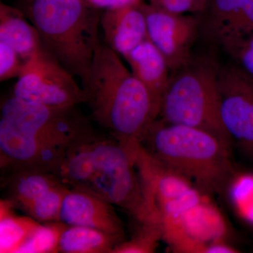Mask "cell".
Segmentation results:
<instances>
[{
    "mask_svg": "<svg viewBox=\"0 0 253 253\" xmlns=\"http://www.w3.org/2000/svg\"><path fill=\"white\" fill-rule=\"evenodd\" d=\"M99 136L76 106H46L13 96L1 104L0 168L6 174L35 169L56 175L70 150Z\"/></svg>",
    "mask_w": 253,
    "mask_h": 253,
    "instance_id": "6da1fadb",
    "label": "cell"
},
{
    "mask_svg": "<svg viewBox=\"0 0 253 253\" xmlns=\"http://www.w3.org/2000/svg\"><path fill=\"white\" fill-rule=\"evenodd\" d=\"M82 87L94 121L126 149L141 144L159 116L152 95L106 44L96 48Z\"/></svg>",
    "mask_w": 253,
    "mask_h": 253,
    "instance_id": "7a4b0ae2",
    "label": "cell"
},
{
    "mask_svg": "<svg viewBox=\"0 0 253 253\" xmlns=\"http://www.w3.org/2000/svg\"><path fill=\"white\" fill-rule=\"evenodd\" d=\"M141 144L204 194H222L236 177L231 146L201 129L157 119Z\"/></svg>",
    "mask_w": 253,
    "mask_h": 253,
    "instance_id": "3957f363",
    "label": "cell"
},
{
    "mask_svg": "<svg viewBox=\"0 0 253 253\" xmlns=\"http://www.w3.org/2000/svg\"><path fill=\"white\" fill-rule=\"evenodd\" d=\"M43 47L74 77L84 81L100 44V10L83 0H23Z\"/></svg>",
    "mask_w": 253,
    "mask_h": 253,
    "instance_id": "277c9868",
    "label": "cell"
},
{
    "mask_svg": "<svg viewBox=\"0 0 253 253\" xmlns=\"http://www.w3.org/2000/svg\"><path fill=\"white\" fill-rule=\"evenodd\" d=\"M219 66L212 57H194L184 67L172 72L158 117L169 124L201 129L231 146L232 139L221 117Z\"/></svg>",
    "mask_w": 253,
    "mask_h": 253,
    "instance_id": "5b68a950",
    "label": "cell"
},
{
    "mask_svg": "<svg viewBox=\"0 0 253 253\" xmlns=\"http://www.w3.org/2000/svg\"><path fill=\"white\" fill-rule=\"evenodd\" d=\"M96 167L78 189L127 211L139 224H161L146 197L129 151L116 139L100 136L94 144Z\"/></svg>",
    "mask_w": 253,
    "mask_h": 253,
    "instance_id": "8992f818",
    "label": "cell"
},
{
    "mask_svg": "<svg viewBox=\"0 0 253 253\" xmlns=\"http://www.w3.org/2000/svg\"><path fill=\"white\" fill-rule=\"evenodd\" d=\"M133 158L145 197L162 225L179 220L202 203V192L185 176L153 157L141 144L127 150Z\"/></svg>",
    "mask_w": 253,
    "mask_h": 253,
    "instance_id": "52a82bcc",
    "label": "cell"
},
{
    "mask_svg": "<svg viewBox=\"0 0 253 253\" xmlns=\"http://www.w3.org/2000/svg\"><path fill=\"white\" fill-rule=\"evenodd\" d=\"M74 78L43 47L25 63L14 96L46 106H77L86 102V96Z\"/></svg>",
    "mask_w": 253,
    "mask_h": 253,
    "instance_id": "ba28073f",
    "label": "cell"
},
{
    "mask_svg": "<svg viewBox=\"0 0 253 253\" xmlns=\"http://www.w3.org/2000/svg\"><path fill=\"white\" fill-rule=\"evenodd\" d=\"M217 86L224 127L233 144L253 156V78L234 63L219 65Z\"/></svg>",
    "mask_w": 253,
    "mask_h": 253,
    "instance_id": "9c48e42d",
    "label": "cell"
},
{
    "mask_svg": "<svg viewBox=\"0 0 253 253\" xmlns=\"http://www.w3.org/2000/svg\"><path fill=\"white\" fill-rule=\"evenodd\" d=\"M147 37L167 61L171 71L184 67L193 59L192 47L201 30L196 15L176 14L143 1Z\"/></svg>",
    "mask_w": 253,
    "mask_h": 253,
    "instance_id": "30bf717a",
    "label": "cell"
},
{
    "mask_svg": "<svg viewBox=\"0 0 253 253\" xmlns=\"http://www.w3.org/2000/svg\"><path fill=\"white\" fill-rule=\"evenodd\" d=\"M59 221L67 225L99 229L124 239V224L113 205L81 190L71 189L68 191Z\"/></svg>",
    "mask_w": 253,
    "mask_h": 253,
    "instance_id": "8fae6325",
    "label": "cell"
},
{
    "mask_svg": "<svg viewBox=\"0 0 253 253\" xmlns=\"http://www.w3.org/2000/svg\"><path fill=\"white\" fill-rule=\"evenodd\" d=\"M141 4L106 10L101 15V26L106 45L124 58L148 38Z\"/></svg>",
    "mask_w": 253,
    "mask_h": 253,
    "instance_id": "7c38bea8",
    "label": "cell"
},
{
    "mask_svg": "<svg viewBox=\"0 0 253 253\" xmlns=\"http://www.w3.org/2000/svg\"><path fill=\"white\" fill-rule=\"evenodd\" d=\"M125 59L129 63L131 73L146 86L161 107L171 76L170 69L162 53L147 38L131 50Z\"/></svg>",
    "mask_w": 253,
    "mask_h": 253,
    "instance_id": "4fadbf2b",
    "label": "cell"
},
{
    "mask_svg": "<svg viewBox=\"0 0 253 253\" xmlns=\"http://www.w3.org/2000/svg\"><path fill=\"white\" fill-rule=\"evenodd\" d=\"M0 42L12 48L25 61L42 49L41 37L21 9L0 2Z\"/></svg>",
    "mask_w": 253,
    "mask_h": 253,
    "instance_id": "5bb4252c",
    "label": "cell"
},
{
    "mask_svg": "<svg viewBox=\"0 0 253 253\" xmlns=\"http://www.w3.org/2000/svg\"><path fill=\"white\" fill-rule=\"evenodd\" d=\"M6 176L8 200L24 212L42 195L63 183L52 173L35 169L15 171Z\"/></svg>",
    "mask_w": 253,
    "mask_h": 253,
    "instance_id": "9a60e30c",
    "label": "cell"
},
{
    "mask_svg": "<svg viewBox=\"0 0 253 253\" xmlns=\"http://www.w3.org/2000/svg\"><path fill=\"white\" fill-rule=\"evenodd\" d=\"M124 239L99 229L67 225L59 240V253H113Z\"/></svg>",
    "mask_w": 253,
    "mask_h": 253,
    "instance_id": "2e32d148",
    "label": "cell"
},
{
    "mask_svg": "<svg viewBox=\"0 0 253 253\" xmlns=\"http://www.w3.org/2000/svg\"><path fill=\"white\" fill-rule=\"evenodd\" d=\"M9 200L0 202V253H17L41 223L31 217H20L13 212Z\"/></svg>",
    "mask_w": 253,
    "mask_h": 253,
    "instance_id": "e0dca14e",
    "label": "cell"
},
{
    "mask_svg": "<svg viewBox=\"0 0 253 253\" xmlns=\"http://www.w3.org/2000/svg\"><path fill=\"white\" fill-rule=\"evenodd\" d=\"M66 226L61 221L40 224L17 253H59L60 238Z\"/></svg>",
    "mask_w": 253,
    "mask_h": 253,
    "instance_id": "ac0fdd59",
    "label": "cell"
},
{
    "mask_svg": "<svg viewBox=\"0 0 253 253\" xmlns=\"http://www.w3.org/2000/svg\"><path fill=\"white\" fill-rule=\"evenodd\" d=\"M70 189L63 183L51 188L32 204L25 212L40 223L59 221L63 201Z\"/></svg>",
    "mask_w": 253,
    "mask_h": 253,
    "instance_id": "d6986e66",
    "label": "cell"
},
{
    "mask_svg": "<svg viewBox=\"0 0 253 253\" xmlns=\"http://www.w3.org/2000/svg\"><path fill=\"white\" fill-rule=\"evenodd\" d=\"M140 229L129 241L118 245L113 253H151L163 238L162 224H140Z\"/></svg>",
    "mask_w": 253,
    "mask_h": 253,
    "instance_id": "ffe728a7",
    "label": "cell"
},
{
    "mask_svg": "<svg viewBox=\"0 0 253 253\" xmlns=\"http://www.w3.org/2000/svg\"><path fill=\"white\" fill-rule=\"evenodd\" d=\"M219 44L234 63L253 78V34L225 40Z\"/></svg>",
    "mask_w": 253,
    "mask_h": 253,
    "instance_id": "44dd1931",
    "label": "cell"
},
{
    "mask_svg": "<svg viewBox=\"0 0 253 253\" xmlns=\"http://www.w3.org/2000/svg\"><path fill=\"white\" fill-rule=\"evenodd\" d=\"M25 63L15 50L0 42V81L19 77Z\"/></svg>",
    "mask_w": 253,
    "mask_h": 253,
    "instance_id": "7402d4cb",
    "label": "cell"
},
{
    "mask_svg": "<svg viewBox=\"0 0 253 253\" xmlns=\"http://www.w3.org/2000/svg\"><path fill=\"white\" fill-rule=\"evenodd\" d=\"M210 0H149L151 4L168 12L176 14L186 13L204 14Z\"/></svg>",
    "mask_w": 253,
    "mask_h": 253,
    "instance_id": "603a6c76",
    "label": "cell"
},
{
    "mask_svg": "<svg viewBox=\"0 0 253 253\" xmlns=\"http://www.w3.org/2000/svg\"><path fill=\"white\" fill-rule=\"evenodd\" d=\"M253 34V0H242L236 15L232 34L224 41L236 37L247 36Z\"/></svg>",
    "mask_w": 253,
    "mask_h": 253,
    "instance_id": "cb8c5ba5",
    "label": "cell"
},
{
    "mask_svg": "<svg viewBox=\"0 0 253 253\" xmlns=\"http://www.w3.org/2000/svg\"><path fill=\"white\" fill-rule=\"evenodd\" d=\"M91 7L98 10L118 9L131 5L140 4L143 0H83Z\"/></svg>",
    "mask_w": 253,
    "mask_h": 253,
    "instance_id": "d4e9b609",
    "label": "cell"
},
{
    "mask_svg": "<svg viewBox=\"0 0 253 253\" xmlns=\"http://www.w3.org/2000/svg\"><path fill=\"white\" fill-rule=\"evenodd\" d=\"M239 251L235 248L226 244L221 239L208 242L205 248V253H236Z\"/></svg>",
    "mask_w": 253,
    "mask_h": 253,
    "instance_id": "484cf974",
    "label": "cell"
}]
</instances>
